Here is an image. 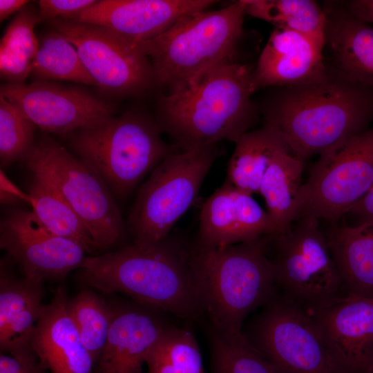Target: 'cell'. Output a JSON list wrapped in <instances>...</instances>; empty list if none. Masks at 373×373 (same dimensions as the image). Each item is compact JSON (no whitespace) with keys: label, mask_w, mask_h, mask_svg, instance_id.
<instances>
[{"label":"cell","mask_w":373,"mask_h":373,"mask_svg":"<svg viewBox=\"0 0 373 373\" xmlns=\"http://www.w3.org/2000/svg\"><path fill=\"white\" fill-rule=\"evenodd\" d=\"M215 2L213 0H102L66 19L103 26L139 44L161 35L182 17L206 10Z\"/></svg>","instance_id":"16"},{"label":"cell","mask_w":373,"mask_h":373,"mask_svg":"<svg viewBox=\"0 0 373 373\" xmlns=\"http://www.w3.org/2000/svg\"><path fill=\"white\" fill-rule=\"evenodd\" d=\"M242 332L277 373H338L312 316L278 291Z\"/></svg>","instance_id":"11"},{"label":"cell","mask_w":373,"mask_h":373,"mask_svg":"<svg viewBox=\"0 0 373 373\" xmlns=\"http://www.w3.org/2000/svg\"><path fill=\"white\" fill-rule=\"evenodd\" d=\"M29 3L26 0H0V21L5 20L16 11L21 10Z\"/></svg>","instance_id":"39"},{"label":"cell","mask_w":373,"mask_h":373,"mask_svg":"<svg viewBox=\"0 0 373 373\" xmlns=\"http://www.w3.org/2000/svg\"><path fill=\"white\" fill-rule=\"evenodd\" d=\"M269 250L278 291L307 313L348 296L316 218L299 217L269 235Z\"/></svg>","instance_id":"7"},{"label":"cell","mask_w":373,"mask_h":373,"mask_svg":"<svg viewBox=\"0 0 373 373\" xmlns=\"http://www.w3.org/2000/svg\"><path fill=\"white\" fill-rule=\"evenodd\" d=\"M66 310L95 365L99 361L113 323L112 308L89 287L67 299Z\"/></svg>","instance_id":"29"},{"label":"cell","mask_w":373,"mask_h":373,"mask_svg":"<svg viewBox=\"0 0 373 373\" xmlns=\"http://www.w3.org/2000/svg\"><path fill=\"white\" fill-rule=\"evenodd\" d=\"M373 185V127L319 154L298 193L296 220L311 216L336 224Z\"/></svg>","instance_id":"10"},{"label":"cell","mask_w":373,"mask_h":373,"mask_svg":"<svg viewBox=\"0 0 373 373\" xmlns=\"http://www.w3.org/2000/svg\"><path fill=\"white\" fill-rule=\"evenodd\" d=\"M68 297L59 287L45 304L30 345L50 373H93L95 364L66 310Z\"/></svg>","instance_id":"20"},{"label":"cell","mask_w":373,"mask_h":373,"mask_svg":"<svg viewBox=\"0 0 373 373\" xmlns=\"http://www.w3.org/2000/svg\"><path fill=\"white\" fill-rule=\"evenodd\" d=\"M79 269V280L89 288L124 294L186 321L203 317L190 269L189 247L169 236L86 257Z\"/></svg>","instance_id":"2"},{"label":"cell","mask_w":373,"mask_h":373,"mask_svg":"<svg viewBox=\"0 0 373 373\" xmlns=\"http://www.w3.org/2000/svg\"><path fill=\"white\" fill-rule=\"evenodd\" d=\"M23 160L32 174L50 184L78 216L98 251L121 241L125 226L115 197L88 164L48 135L35 142Z\"/></svg>","instance_id":"8"},{"label":"cell","mask_w":373,"mask_h":373,"mask_svg":"<svg viewBox=\"0 0 373 373\" xmlns=\"http://www.w3.org/2000/svg\"><path fill=\"white\" fill-rule=\"evenodd\" d=\"M44 282L23 276L17 278L1 264L0 330L12 320L43 307Z\"/></svg>","instance_id":"32"},{"label":"cell","mask_w":373,"mask_h":373,"mask_svg":"<svg viewBox=\"0 0 373 373\" xmlns=\"http://www.w3.org/2000/svg\"><path fill=\"white\" fill-rule=\"evenodd\" d=\"M0 95L15 104L36 127L66 134L111 116L113 105L79 88L46 80L6 84Z\"/></svg>","instance_id":"14"},{"label":"cell","mask_w":373,"mask_h":373,"mask_svg":"<svg viewBox=\"0 0 373 373\" xmlns=\"http://www.w3.org/2000/svg\"><path fill=\"white\" fill-rule=\"evenodd\" d=\"M304 161L287 146L275 155L262 180L259 194L265 200L277 233L296 220L295 204L303 184Z\"/></svg>","instance_id":"24"},{"label":"cell","mask_w":373,"mask_h":373,"mask_svg":"<svg viewBox=\"0 0 373 373\" xmlns=\"http://www.w3.org/2000/svg\"><path fill=\"white\" fill-rule=\"evenodd\" d=\"M325 236L347 295L373 298V220L334 225Z\"/></svg>","instance_id":"22"},{"label":"cell","mask_w":373,"mask_h":373,"mask_svg":"<svg viewBox=\"0 0 373 373\" xmlns=\"http://www.w3.org/2000/svg\"><path fill=\"white\" fill-rule=\"evenodd\" d=\"M325 36L275 27L252 75L254 91L269 86H291L318 80L327 73Z\"/></svg>","instance_id":"18"},{"label":"cell","mask_w":373,"mask_h":373,"mask_svg":"<svg viewBox=\"0 0 373 373\" xmlns=\"http://www.w3.org/2000/svg\"><path fill=\"white\" fill-rule=\"evenodd\" d=\"M148 373L204 372L198 341L188 328L168 325L149 352Z\"/></svg>","instance_id":"30"},{"label":"cell","mask_w":373,"mask_h":373,"mask_svg":"<svg viewBox=\"0 0 373 373\" xmlns=\"http://www.w3.org/2000/svg\"><path fill=\"white\" fill-rule=\"evenodd\" d=\"M50 24L73 44L102 90L119 96L135 95L155 84L151 62L140 44L97 25L63 18Z\"/></svg>","instance_id":"12"},{"label":"cell","mask_w":373,"mask_h":373,"mask_svg":"<svg viewBox=\"0 0 373 373\" xmlns=\"http://www.w3.org/2000/svg\"><path fill=\"white\" fill-rule=\"evenodd\" d=\"M252 75L247 64L224 62L169 92L158 103L160 129L182 150L236 143L257 119Z\"/></svg>","instance_id":"3"},{"label":"cell","mask_w":373,"mask_h":373,"mask_svg":"<svg viewBox=\"0 0 373 373\" xmlns=\"http://www.w3.org/2000/svg\"><path fill=\"white\" fill-rule=\"evenodd\" d=\"M160 128L140 113L102 119L76 130L70 144L79 158L106 182L114 197L124 198L172 151Z\"/></svg>","instance_id":"6"},{"label":"cell","mask_w":373,"mask_h":373,"mask_svg":"<svg viewBox=\"0 0 373 373\" xmlns=\"http://www.w3.org/2000/svg\"><path fill=\"white\" fill-rule=\"evenodd\" d=\"M0 247L25 277L42 282L64 278L86 258L79 244L53 233L32 211L23 209H12L1 220Z\"/></svg>","instance_id":"13"},{"label":"cell","mask_w":373,"mask_h":373,"mask_svg":"<svg viewBox=\"0 0 373 373\" xmlns=\"http://www.w3.org/2000/svg\"><path fill=\"white\" fill-rule=\"evenodd\" d=\"M245 0L217 10L186 15L140 46L148 57L156 84L178 90L208 69L234 61L243 34Z\"/></svg>","instance_id":"5"},{"label":"cell","mask_w":373,"mask_h":373,"mask_svg":"<svg viewBox=\"0 0 373 373\" xmlns=\"http://www.w3.org/2000/svg\"><path fill=\"white\" fill-rule=\"evenodd\" d=\"M96 1L94 0H40L38 1V11L41 20L66 19L88 8Z\"/></svg>","instance_id":"35"},{"label":"cell","mask_w":373,"mask_h":373,"mask_svg":"<svg viewBox=\"0 0 373 373\" xmlns=\"http://www.w3.org/2000/svg\"><path fill=\"white\" fill-rule=\"evenodd\" d=\"M35 125L0 95V161L2 166L23 160L32 148Z\"/></svg>","instance_id":"33"},{"label":"cell","mask_w":373,"mask_h":373,"mask_svg":"<svg viewBox=\"0 0 373 373\" xmlns=\"http://www.w3.org/2000/svg\"><path fill=\"white\" fill-rule=\"evenodd\" d=\"M158 310L143 304L116 308L93 373H143L149 352L169 325Z\"/></svg>","instance_id":"19"},{"label":"cell","mask_w":373,"mask_h":373,"mask_svg":"<svg viewBox=\"0 0 373 373\" xmlns=\"http://www.w3.org/2000/svg\"><path fill=\"white\" fill-rule=\"evenodd\" d=\"M207 331L211 373H277L242 332H227L209 324Z\"/></svg>","instance_id":"31"},{"label":"cell","mask_w":373,"mask_h":373,"mask_svg":"<svg viewBox=\"0 0 373 373\" xmlns=\"http://www.w3.org/2000/svg\"><path fill=\"white\" fill-rule=\"evenodd\" d=\"M218 155L216 144L172 151L153 169L128 217L134 243H153L169 236L195 200Z\"/></svg>","instance_id":"9"},{"label":"cell","mask_w":373,"mask_h":373,"mask_svg":"<svg viewBox=\"0 0 373 373\" xmlns=\"http://www.w3.org/2000/svg\"><path fill=\"white\" fill-rule=\"evenodd\" d=\"M0 200L3 204H14L21 201L30 204V197L12 183L2 170L0 172Z\"/></svg>","instance_id":"36"},{"label":"cell","mask_w":373,"mask_h":373,"mask_svg":"<svg viewBox=\"0 0 373 373\" xmlns=\"http://www.w3.org/2000/svg\"><path fill=\"white\" fill-rule=\"evenodd\" d=\"M245 14L296 32L325 36L327 10L312 0H245Z\"/></svg>","instance_id":"28"},{"label":"cell","mask_w":373,"mask_h":373,"mask_svg":"<svg viewBox=\"0 0 373 373\" xmlns=\"http://www.w3.org/2000/svg\"><path fill=\"white\" fill-rule=\"evenodd\" d=\"M30 75L37 80L61 79L97 86L75 47L56 30L45 34L39 42Z\"/></svg>","instance_id":"27"},{"label":"cell","mask_w":373,"mask_h":373,"mask_svg":"<svg viewBox=\"0 0 373 373\" xmlns=\"http://www.w3.org/2000/svg\"><path fill=\"white\" fill-rule=\"evenodd\" d=\"M277 233L267 211L227 179L204 202L195 244L220 247Z\"/></svg>","instance_id":"17"},{"label":"cell","mask_w":373,"mask_h":373,"mask_svg":"<svg viewBox=\"0 0 373 373\" xmlns=\"http://www.w3.org/2000/svg\"><path fill=\"white\" fill-rule=\"evenodd\" d=\"M264 115L265 123L305 160L367 129L373 119V88L327 69L318 80L283 87Z\"/></svg>","instance_id":"1"},{"label":"cell","mask_w":373,"mask_h":373,"mask_svg":"<svg viewBox=\"0 0 373 373\" xmlns=\"http://www.w3.org/2000/svg\"><path fill=\"white\" fill-rule=\"evenodd\" d=\"M308 314L338 373H373V298L348 296Z\"/></svg>","instance_id":"15"},{"label":"cell","mask_w":373,"mask_h":373,"mask_svg":"<svg viewBox=\"0 0 373 373\" xmlns=\"http://www.w3.org/2000/svg\"><path fill=\"white\" fill-rule=\"evenodd\" d=\"M287 146L278 131L265 122L262 127L248 131L236 142L226 179L250 195L259 194L262 180L271 160Z\"/></svg>","instance_id":"23"},{"label":"cell","mask_w":373,"mask_h":373,"mask_svg":"<svg viewBox=\"0 0 373 373\" xmlns=\"http://www.w3.org/2000/svg\"><path fill=\"white\" fill-rule=\"evenodd\" d=\"M0 373H48V370L30 345L12 353L1 352Z\"/></svg>","instance_id":"34"},{"label":"cell","mask_w":373,"mask_h":373,"mask_svg":"<svg viewBox=\"0 0 373 373\" xmlns=\"http://www.w3.org/2000/svg\"><path fill=\"white\" fill-rule=\"evenodd\" d=\"M189 264L202 316L211 326L242 332L247 316L278 291L269 235L220 247H189Z\"/></svg>","instance_id":"4"},{"label":"cell","mask_w":373,"mask_h":373,"mask_svg":"<svg viewBox=\"0 0 373 373\" xmlns=\"http://www.w3.org/2000/svg\"><path fill=\"white\" fill-rule=\"evenodd\" d=\"M41 21L39 11L28 6L19 10L0 42V73L10 84H22L30 74L39 41L34 28Z\"/></svg>","instance_id":"26"},{"label":"cell","mask_w":373,"mask_h":373,"mask_svg":"<svg viewBox=\"0 0 373 373\" xmlns=\"http://www.w3.org/2000/svg\"><path fill=\"white\" fill-rule=\"evenodd\" d=\"M28 193L32 211L49 231L79 244L88 253L98 251L80 218L50 184L33 175Z\"/></svg>","instance_id":"25"},{"label":"cell","mask_w":373,"mask_h":373,"mask_svg":"<svg viewBox=\"0 0 373 373\" xmlns=\"http://www.w3.org/2000/svg\"><path fill=\"white\" fill-rule=\"evenodd\" d=\"M347 10L355 17L373 24V0H354L347 3Z\"/></svg>","instance_id":"38"},{"label":"cell","mask_w":373,"mask_h":373,"mask_svg":"<svg viewBox=\"0 0 373 373\" xmlns=\"http://www.w3.org/2000/svg\"><path fill=\"white\" fill-rule=\"evenodd\" d=\"M325 44L336 69L352 81L373 88V27L347 8L327 10Z\"/></svg>","instance_id":"21"},{"label":"cell","mask_w":373,"mask_h":373,"mask_svg":"<svg viewBox=\"0 0 373 373\" xmlns=\"http://www.w3.org/2000/svg\"><path fill=\"white\" fill-rule=\"evenodd\" d=\"M347 214L359 219V222L357 224L373 220V185L365 195Z\"/></svg>","instance_id":"37"}]
</instances>
